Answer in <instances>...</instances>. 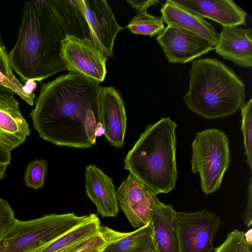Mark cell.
Returning <instances> with one entry per match:
<instances>
[{
    "instance_id": "obj_7",
    "label": "cell",
    "mask_w": 252,
    "mask_h": 252,
    "mask_svg": "<svg viewBox=\"0 0 252 252\" xmlns=\"http://www.w3.org/2000/svg\"><path fill=\"white\" fill-rule=\"evenodd\" d=\"M178 252H211L213 242L221 223L217 215L205 209L177 212Z\"/></svg>"
},
{
    "instance_id": "obj_26",
    "label": "cell",
    "mask_w": 252,
    "mask_h": 252,
    "mask_svg": "<svg viewBox=\"0 0 252 252\" xmlns=\"http://www.w3.org/2000/svg\"><path fill=\"white\" fill-rule=\"evenodd\" d=\"M118 232L102 225L95 241L79 252H102L105 247L116 237Z\"/></svg>"
},
{
    "instance_id": "obj_1",
    "label": "cell",
    "mask_w": 252,
    "mask_h": 252,
    "mask_svg": "<svg viewBox=\"0 0 252 252\" xmlns=\"http://www.w3.org/2000/svg\"><path fill=\"white\" fill-rule=\"evenodd\" d=\"M67 34L90 38L75 0L25 3L17 41L8 54L11 66L24 82H41L67 68L61 57Z\"/></svg>"
},
{
    "instance_id": "obj_15",
    "label": "cell",
    "mask_w": 252,
    "mask_h": 252,
    "mask_svg": "<svg viewBox=\"0 0 252 252\" xmlns=\"http://www.w3.org/2000/svg\"><path fill=\"white\" fill-rule=\"evenodd\" d=\"M201 18L223 26L246 25L247 13L231 0H171Z\"/></svg>"
},
{
    "instance_id": "obj_17",
    "label": "cell",
    "mask_w": 252,
    "mask_h": 252,
    "mask_svg": "<svg viewBox=\"0 0 252 252\" xmlns=\"http://www.w3.org/2000/svg\"><path fill=\"white\" fill-rule=\"evenodd\" d=\"M176 212L157 197L151 219L152 239L158 252H178Z\"/></svg>"
},
{
    "instance_id": "obj_21",
    "label": "cell",
    "mask_w": 252,
    "mask_h": 252,
    "mask_svg": "<svg viewBox=\"0 0 252 252\" xmlns=\"http://www.w3.org/2000/svg\"><path fill=\"white\" fill-rule=\"evenodd\" d=\"M0 85L11 89L30 105H33L34 94L27 91L14 75L8 54L2 45H0Z\"/></svg>"
},
{
    "instance_id": "obj_27",
    "label": "cell",
    "mask_w": 252,
    "mask_h": 252,
    "mask_svg": "<svg viewBox=\"0 0 252 252\" xmlns=\"http://www.w3.org/2000/svg\"><path fill=\"white\" fill-rule=\"evenodd\" d=\"M12 208L8 202L0 199V238L17 221Z\"/></svg>"
},
{
    "instance_id": "obj_10",
    "label": "cell",
    "mask_w": 252,
    "mask_h": 252,
    "mask_svg": "<svg viewBox=\"0 0 252 252\" xmlns=\"http://www.w3.org/2000/svg\"><path fill=\"white\" fill-rule=\"evenodd\" d=\"M116 195L119 208L134 228L151 221L156 195L130 173L116 190Z\"/></svg>"
},
{
    "instance_id": "obj_6",
    "label": "cell",
    "mask_w": 252,
    "mask_h": 252,
    "mask_svg": "<svg viewBox=\"0 0 252 252\" xmlns=\"http://www.w3.org/2000/svg\"><path fill=\"white\" fill-rule=\"evenodd\" d=\"M229 162L228 140L224 132L210 128L196 133L192 143L191 170L199 173L206 195L220 187Z\"/></svg>"
},
{
    "instance_id": "obj_24",
    "label": "cell",
    "mask_w": 252,
    "mask_h": 252,
    "mask_svg": "<svg viewBox=\"0 0 252 252\" xmlns=\"http://www.w3.org/2000/svg\"><path fill=\"white\" fill-rule=\"evenodd\" d=\"M47 161L36 159L27 165L24 178L27 186L36 190L43 187L47 169Z\"/></svg>"
},
{
    "instance_id": "obj_4",
    "label": "cell",
    "mask_w": 252,
    "mask_h": 252,
    "mask_svg": "<svg viewBox=\"0 0 252 252\" xmlns=\"http://www.w3.org/2000/svg\"><path fill=\"white\" fill-rule=\"evenodd\" d=\"M189 76V91L183 100L198 115L207 119L224 118L236 112L244 103V84L220 61H193Z\"/></svg>"
},
{
    "instance_id": "obj_34",
    "label": "cell",
    "mask_w": 252,
    "mask_h": 252,
    "mask_svg": "<svg viewBox=\"0 0 252 252\" xmlns=\"http://www.w3.org/2000/svg\"><path fill=\"white\" fill-rule=\"evenodd\" d=\"M1 38H0V45H1Z\"/></svg>"
},
{
    "instance_id": "obj_20",
    "label": "cell",
    "mask_w": 252,
    "mask_h": 252,
    "mask_svg": "<svg viewBox=\"0 0 252 252\" xmlns=\"http://www.w3.org/2000/svg\"><path fill=\"white\" fill-rule=\"evenodd\" d=\"M151 221L130 232H118L116 237L104 249L102 252H141L152 239Z\"/></svg>"
},
{
    "instance_id": "obj_23",
    "label": "cell",
    "mask_w": 252,
    "mask_h": 252,
    "mask_svg": "<svg viewBox=\"0 0 252 252\" xmlns=\"http://www.w3.org/2000/svg\"><path fill=\"white\" fill-rule=\"evenodd\" d=\"M242 116L241 130L245 147L246 161L252 169V99L244 103L240 108Z\"/></svg>"
},
{
    "instance_id": "obj_12",
    "label": "cell",
    "mask_w": 252,
    "mask_h": 252,
    "mask_svg": "<svg viewBox=\"0 0 252 252\" xmlns=\"http://www.w3.org/2000/svg\"><path fill=\"white\" fill-rule=\"evenodd\" d=\"M14 94L0 85V146L10 152L23 143L30 133Z\"/></svg>"
},
{
    "instance_id": "obj_2",
    "label": "cell",
    "mask_w": 252,
    "mask_h": 252,
    "mask_svg": "<svg viewBox=\"0 0 252 252\" xmlns=\"http://www.w3.org/2000/svg\"><path fill=\"white\" fill-rule=\"evenodd\" d=\"M100 83L69 72L41 84L30 116L45 140L60 146L87 149L103 134Z\"/></svg>"
},
{
    "instance_id": "obj_29",
    "label": "cell",
    "mask_w": 252,
    "mask_h": 252,
    "mask_svg": "<svg viewBox=\"0 0 252 252\" xmlns=\"http://www.w3.org/2000/svg\"><path fill=\"white\" fill-rule=\"evenodd\" d=\"M10 160V151L0 146V180L4 177L6 167Z\"/></svg>"
},
{
    "instance_id": "obj_30",
    "label": "cell",
    "mask_w": 252,
    "mask_h": 252,
    "mask_svg": "<svg viewBox=\"0 0 252 252\" xmlns=\"http://www.w3.org/2000/svg\"><path fill=\"white\" fill-rule=\"evenodd\" d=\"M128 4L134 9H136L138 12L147 11V9L154 5L159 2L158 0H128L126 1Z\"/></svg>"
},
{
    "instance_id": "obj_19",
    "label": "cell",
    "mask_w": 252,
    "mask_h": 252,
    "mask_svg": "<svg viewBox=\"0 0 252 252\" xmlns=\"http://www.w3.org/2000/svg\"><path fill=\"white\" fill-rule=\"evenodd\" d=\"M101 226L99 218L92 214L87 221L29 252H61L94 237L100 232Z\"/></svg>"
},
{
    "instance_id": "obj_11",
    "label": "cell",
    "mask_w": 252,
    "mask_h": 252,
    "mask_svg": "<svg viewBox=\"0 0 252 252\" xmlns=\"http://www.w3.org/2000/svg\"><path fill=\"white\" fill-rule=\"evenodd\" d=\"M156 39L171 63L193 61L215 47L203 37L174 26H167Z\"/></svg>"
},
{
    "instance_id": "obj_5",
    "label": "cell",
    "mask_w": 252,
    "mask_h": 252,
    "mask_svg": "<svg viewBox=\"0 0 252 252\" xmlns=\"http://www.w3.org/2000/svg\"><path fill=\"white\" fill-rule=\"evenodd\" d=\"M91 215L51 214L28 220H17L0 238V252H29L84 222Z\"/></svg>"
},
{
    "instance_id": "obj_14",
    "label": "cell",
    "mask_w": 252,
    "mask_h": 252,
    "mask_svg": "<svg viewBox=\"0 0 252 252\" xmlns=\"http://www.w3.org/2000/svg\"><path fill=\"white\" fill-rule=\"evenodd\" d=\"M85 189L89 198L102 218L115 217L119 208L113 179L94 164L85 170Z\"/></svg>"
},
{
    "instance_id": "obj_22",
    "label": "cell",
    "mask_w": 252,
    "mask_h": 252,
    "mask_svg": "<svg viewBox=\"0 0 252 252\" xmlns=\"http://www.w3.org/2000/svg\"><path fill=\"white\" fill-rule=\"evenodd\" d=\"M131 32L151 37L159 35L165 29L162 17H156L147 11H139L126 26Z\"/></svg>"
},
{
    "instance_id": "obj_31",
    "label": "cell",
    "mask_w": 252,
    "mask_h": 252,
    "mask_svg": "<svg viewBox=\"0 0 252 252\" xmlns=\"http://www.w3.org/2000/svg\"><path fill=\"white\" fill-rule=\"evenodd\" d=\"M99 233L91 239L68 248L61 252H79L83 250L92 245L95 241Z\"/></svg>"
},
{
    "instance_id": "obj_28",
    "label": "cell",
    "mask_w": 252,
    "mask_h": 252,
    "mask_svg": "<svg viewBox=\"0 0 252 252\" xmlns=\"http://www.w3.org/2000/svg\"><path fill=\"white\" fill-rule=\"evenodd\" d=\"M252 180L251 178L248 189L247 200L245 209L242 217L247 227H250L252 223Z\"/></svg>"
},
{
    "instance_id": "obj_18",
    "label": "cell",
    "mask_w": 252,
    "mask_h": 252,
    "mask_svg": "<svg viewBox=\"0 0 252 252\" xmlns=\"http://www.w3.org/2000/svg\"><path fill=\"white\" fill-rule=\"evenodd\" d=\"M163 22L196 34L216 44L218 34L212 25L197 15L167 0L160 9Z\"/></svg>"
},
{
    "instance_id": "obj_8",
    "label": "cell",
    "mask_w": 252,
    "mask_h": 252,
    "mask_svg": "<svg viewBox=\"0 0 252 252\" xmlns=\"http://www.w3.org/2000/svg\"><path fill=\"white\" fill-rule=\"evenodd\" d=\"M61 57L69 72L100 83L104 80L107 57L91 39L67 34L62 41Z\"/></svg>"
},
{
    "instance_id": "obj_32",
    "label": "cell",
    "mask_w": 252,
    "mask_h": 252,
    "mask_svg": "<svg viewBox=\"0 0 252 252\" xmlns=\"http://www.w3.org/2000/svg\"><path fill=\"white\" fill-rule=\"evenodd\" d=\"M244 239L246 242L249 246H252V229L250 228L247 232L244 234Z\"/></svg>"
},
{
    "instance_id": "obj_3",
    "label": "cell",
    "mask_w": 252,
    "mask_h": 252,
    "mask_svg": "<svg viewBox=\"0 0 252 252\" xmlns=\"http://www.w3.org/2000/svg\"><path fill=\"white\" fill-rule=\"evenodd\" d=\"M177 126L170 117L148 125L124 160L125 169L156 195L168 193L175 187Z\"/></svg>"
},
{
    "instance_id": "obj_25",
    "label": "cell",
    "mask_w": 252,
    "mask_h": 252,
    "mask_svg": "<svg viewBox=\"0 0 252 252\" xmlns=\"http://www.w3.org/2000/svg\"><path fill=\"white\" fill-rule=\"evenodd\" d=\"M244 234L237 229L231 231L224 241L214 249V252H252V246L246 242Z\"/></svg>"
},
{
    "instance_id": "obj_13",
    "label": "cell",
    "mask_w": 252,
    "mask_h": 252,
    "mask_svg": "<svg viewBox=\"0 0 252 252\" xmlns=\"http://www.w3.org/2000/svg\"><path fill=\"white\" fill-rule=\"evenodd\" d=\"M103 135L116 147L124 145L127 118L124 102L113 87H102L99 94Z\"/></svg>"
},
{
    "instance_id": "obj_16",
    "label": "cell",
    "mask_w": 252,
    "mask_h": 252,
    "mask_svg": "<svg viewBox=\"0 0 252 252\" xmlns=\"http://www.w3.org/2000/svg\"><path fill=\"white\" fill-rule=\"evenodd\" d=\"M216 53L234 64L244 67L252 66L251 29L223 26L215 46Z\"/></svg>"
},
{
    "instance_id": "obj_9",
    "label": "cell",
    "mask_w": 252,
    "mask_h": 252,
    "mask_svg": "<svg viewBox=\"0 0 252 252\" xmlns=\"http://www.w3.org/2000/svg\"><path fill=\"white\" fill-rule=\"evenodd\" d=\"M87 22L90 38L107 57L114 56L115 39L123 30L105 0H75Z\"/></svg>"
},
{
    "instance_id": "obj_33",
    "label": "cell",
    "mask_w": 252,
    "mask_h": 252,
    "mask_svg": "<svg viewBox=\"0 0 252 252\" xmlns=\"http://www.w3.org/2000/svg\"><path fill=\"white\" fill-rule=\"evenodd\" d=\"M141 252H158L153 239L146 249Z\"/></svg>"
}]
</instances>
